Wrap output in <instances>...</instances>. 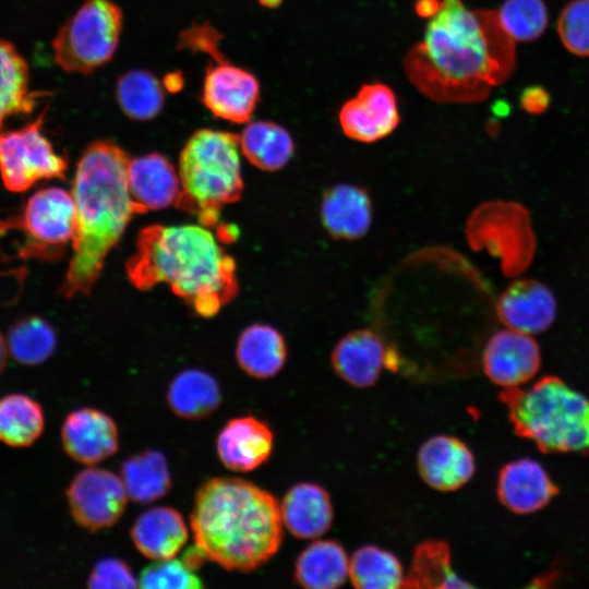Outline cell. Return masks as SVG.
<instances>
[{"instance_id": "6da1fadb", "label": "cell", "mask_w": 589, "mask_h": 589, "mask_svg": "<svg viewBox=\"0 0 589 589\" xmlns=\"http://www.w3.org/2000/svg\"><path fill=\"white\" fill-rule=\"evenodd\" d=\"M515 40L497 11L468 9L462 0H441L423 38L408 50L404 70L426 98L441 104L486 99L512 75Z\"/></svg>"}, {"instance_id": "7a4b0ae2", "label": "cell", "mask_w": 589, "mask_h": 589, "mask_svg": "<svg viewBox=\"0 0 589 589\" xmlns=\"http://www.w3.org/2000/svg\"><path fill=\"white\" fill-rule=\"evenodd\" d=\"M129 161L109 140L91 143L79 159L71 190L76 211L73 253L59 290L67 299L91 292L107 254L139 214L128 188Z\"/></svg>"}, {"instance_id": "3957f363", "label": "cell", "mask_w": 589, "mask_h": 589, "mask_svg": "<svg viewBox=\"0 0 589 589\" xmlns=\"http://www.w3.org/2000/svg\"><path fill=\"white\" fill-rule=\"evenodd\" d=\"M125 269L139 290L167 284L202 317L216 315L239 290L235 260L204 226L141 229Z\"/></svg>"}, {"instance_id": "277c9868", "label": "cell", "mask_w": 589, "mask_h": 589, "mask_svg": "<svg viewBox=\"0 0 589 589\" xmlns=\"http://www.w3.org/2000/svg\"><path fill=\"white\" fill-rule=\"evenodd\" d=\"M195 545L227 570L252 572L283 541L279 504L266 490L233 477H216L196 491L190 516Z\"/></svg>"}, {"instance_id": "5b68a950", "label": "cell", "mask_w": 589, "mask_h": 589, "mask_svg": "<svg viewBox=\"0 0 589 589\" xmlns=\"http://www.w3.org/2000/svg\"><path fill=\"white\" fill-rule=\"evenodd\" d=\"M515 433L544 453H589V399L562 378L543 376L528 388H503Z\"/></svg>"}, {"instance_id": "8992f818", "label": "cell", "mask_w": 589, "mask_h": 589, "mask_svg": "<svg viewBox=\"0 0 589 589\" xmlns=\"http://www.w3.org/2000/svg\"><path fill=\"white\" fill-rule=\"evenodd\" d=\"M239 137L227 131L194 132L179 157L181 192L176 206L205 227L219 223L225 205L238 202L243 192Z\"/></svg>"}, {"instance_id": "52a82bcc", "label": "cell", "mask_w": 589, "mask_h": 589, "mask_svg": "<svg viewBox=\"0 0 589 589\" xmlns=\"http://www.w3.org/2000/svg\"><path fill=\"white\" fill-rule=\"evenodd\" d=\"M122 26L123 13L113 0H83L52 41L56 63L70 73L94 72L112 59Z\"/></svg>"}, {"instance_id": "ba28073f", "label": "cell", "mask_w": 589, "mask_h": 589, "mask_svg": "<svg viewBox=\"0 0 589 589\" xmlns=\"http://www.w3.org/2000/svg\"><path fill=\"white\" fill-rule=\"evenodd\" d=\"M466 237L473 250L486 251L496 257L506 277L524 273L537 251L530 213L514 201L494 200L480 204L467 220Z\"/></svg>"}, {"instance_id": "9c48e42d", "label": "cell", "mask_w": 589, "mask_h": 589, "mask_svg": "<svg viewBox=\"0 0 589 589\" xmlns=\"http://www.w3.org/2000/svg\"><path fill=\"white\" fill-rule=\"evenodd\" d=\"M76 211L72 194L59 187L37 190L21 213L0 219V231L22 233L21 259L55 260L62 255L75 231Z\"/></svg>"}, {"instance_id": "30bf717a", "label": "cell", "mask_w": 589, "mask_h": 589, "mask_svg": "<svg viewBox=\"0 0 589 589\" xmlns=\"http://www.w3.org/2000/svg\"><path fill=\"white\" fill-rule=\"evenodd\" d=\"M45 111L21 129L0 133V178L5 190L23 193L41 180L63 179L68 160L43 133Z\"/></svg>"}, {"instance_id": "8fae6325", "label": "cell", "mask_w": 589, "mask_h": 589, "mask_svg": "<svg viewBox=\"0 0 589 589\" xmlns=\"http://www.w3.org/2000/svg\"><path fill=\"white\" fill-rule=\"evenodd\" d=\"M65 495L73 520L89 532L113 526L122 516L128 501L121 478L96 467L77 472Z\"/></svg>"}, {"instance_id": "7c38bea8", "label": "cell", "mask_w": 589, "mask_h": 589, "mask_svg": "<svg viewBox=\"0 0 589 589\" xmlns=\"http://www.w3.org/2000/svg\"><path fill=\"white\" fill-rule=\"evenodd\" d=\"M206 70L201 100L215 117L233 123L248 122L259 101L260 83L251 72L227 59Z\"/></svg>"}, {"instance_id": "4fadbf2b", "label": "cell", "mask_w": 589, "mask_h": 589, "mask_svg": "<svg viewBox=\"0 0 589 589\" xmlns=\"http://www.w3.org/2000/svg\"><path fill=\"white\" fill-rule=\"evenodd\" d=\"M338 117L345 135L360 143L386 137L400 122L396 95L383 83L363 84L341 106Z\"/></svg>"}, {"instance_id": "5bb4252c", "label": "cell", "mask_w": 589, "mask_h": 589, "mask_svg": "<svg viewBox=\"0 0 589 589\" xmlns=\"http://www.w3.org/2000/svg\"><path fill=\"white\" fill-rule=\"evenodd\" d=\"M488 378L502 388L520 387L539 371L541 352L537 341L516 329H502L486 342L482 358Z\"/></svg>"}, {"instance_id": "9a60e30c", "label": "cell", "mask_w": 589, "mask_h": 589, "mask_svg": "<svg viewBox=\"0 0 589 589\" xmlns=\"http://www.w3.org/2000/svg\"><path fill=\"white\" fill-rule=\"evenodd\" d=\"M65 454L73 460L92 466L119 448V433L115 420L106 412L84 407L68 413L60 431Z\"/></svg>"}, {"instance_id": "2e32d148", "label": "cell", "mask_w": 589, "mask_h": 589, "mask_svg": "<svg viewBox=\"0 0 589 589\" xmlns=\"http://www.w3.org/2000/svg\"><path fill=\"white\" fill-rule=\"evenodd\" d=\"M417 468L429 486L449 492L469 482L474 474L476 462L472 452L461 440L435 435L420 446Z\"/></svg>"}, {"instance_id": "e0dca14e", "label": "cell", "mask_w": 589, "mask_h": 589, "mask_svg": "<svg viewBox=\"0 0 589 589\" xmlns=\"http://www.w3.org/2000/svg\"><path fill=\"white\" fill-rule=\"evenodd\" d=\"M496 313L503 324L526 334L549 329L556 317V301L546 285L531 279L512 283L500 296Z\"/></svg>"}, {"instance_id": "ac0fdd59", "label": "cell", "mask_w": 589, "mask_h": 589, "mask_svg": "<svg viewBox=\"0 0 589 589\" xmlns=\"http://www.w3.org/2000/svg\"><path fill=\"white\" fill-rule=\"evenodd\" d=\"M496 493L508 510L528 515L544 508L558 493V488L541 464L519 458L501 468Z\"/></svg>"}, {"instance_id": "d6986e66", "label": "cell", "mask_w": 589, "mask_h": 589, "mask_svg": "<svg viewBox=\"0 0 589 589\" xmlns=\"http://www.w3.org/2000/svg\"><path fill=\"white\" fill-rule=\"evenodd\" d=\"M274 436L269 426L251 416L229 420L216 438L221 464L236 472L252 471L271 456Z\"/></svg>"}, {"instance_id": "ffe728a7", "label": "cell", "mask_w": 589, "mask_h": 589, "mask_svg": "<svg viewBox=\"0 0 589 589\" xmlns=\"http://www.w3.org/2000/svg\"><path fill=\"white\" fill-rule=\"evenodd\" d=\"M127 180L139 214L176 205L181 192L180 177L168 159L158 153L130 160Z\"/></svg>"}, {"instance_id": "44dd1931", "label": "cell", "mask_w": 589, "mask_h": 589, "mask_svg": "<svg viewBox=\"0 0 589 589\" xmlns=\"http://www.w3.org/2000/svg\"><path fill=\"white\" fill-rule=\"evenodd\" d=\"M387 349L370 329L345 335L334 347L330 363L336 374L357 388L373 386L386 368Z\"/></svg>"}, {"instance_id": "7402d4cb", "label": "cell", "mask_w": 589, "mask_h": 589, "mask_svg": "<svg viewBox=\"0 0 589 589\" xmlns=\"http://www.w3.org/2000/svg\"><path fill=\"white\" fill-rule=\"evenodd\" d=\"M321 221L336 240H357L370 229L372 201L364 188L341 183L327 189L320 207Z\"/></svg>"}, {"instance_id": "603a6c76", "label": "cell", "mask_w": 589, "mask_h": 589, "mask_svg": "<svg viewBox=\"0 0 589 589\" xmlns=\"http://www.w3.org/2000/svg\"><path fill=\"white\" fill-rule=\"evenodd\" d=\"M283 525L298 539H315L328 531L334 512L329 494L318 484L291 486L279 504Z\"/></svg>"}, {"instance_id": "cb8c5ba5", "label": "cell", "mask_w": 589, "mask_h": 589, "mask_svg": "<svg viewBox=\"0 0 589 589\" xmlns=\"http://www.w3.org/2000/svg\"><path fill=\"white\" fill-rule=\"evenodd\" d=\"M130 533L139 552L155 561L175 557L189 536L182 515L169 506H157L142 513Z\"/></svg>"}, {"instance_id": "d4e9b609", "label": "cell", "mask_w": 589, "mask_h": 589, "mask_svg": "<svg viewBox=\"0 0 589 589\" xmlns=\"http://www.w3.org/2000/svg\"><path fill=\"white\" fill-rule=\"evenodd\" d=\"M236 358L248 375L259 380L271 378L285 365L286 341L276 328L253 324L241 333L236 347Z\"/></svg>"}, {"instance_id": "484cf974", "label": "cell", "mask_w": 589, "mask_h": 589, "mask_svg": "<svg viewBox=\"0 0 589 589\" xmlns=\"http://www.w3.org/2000/svg\"><path fill=\"white\" fill-rule=\"evenodd\" d=\"M349 577V558L333 540H317L306 546L294 563V581L309 589H334Z\"/></svg>"}, {"instance_id": "4316f807", "label": "cell", "mask_w": 589, "mask_h": 589, "mask_svg": "<svg viewBox=\"0 0 589 589\" xmlns=\"http://www.w3.org/2000/svg\"><path fill=\"white\" fill-rule=\"evenodd\" d=\"M167 401L175 414L195 420L212 414L220 405L217 381L207 372L189 369L178 373L169 384Z\"/></svg>"}, {"instance_id": "83f0119b", "label": "cell", "mask_w": 589, "mask_h": 589, "mask_svg": "<svg viewBox=\"0 0 589 589\" xmlns=\"http://www.w3.org/2000/svg\"><path fill=\"white\" fill-rule=\"evenodd\" d=\"M239 142L245 158L265 171L284 168L294 153L290 133L283 125L267 120L250 122L242 130Z\"/></svg>"}, {"instance_id": "f1b7e54d", "label": "cell", "mask_w": 589, "mask_h": 589, "mask_svg": "<svg viewBox=\"0 0 589 589\" xmlns=\"http://www.w3.org/2000/svg\"><path fill=\"white\" fill-rule=\"evenodd\" d=\"M120 478L128 497L148 504L164 497L171 488V476L166 457L148 449L133 455L121 464Z\"/></svg>"}, {"instance_id": "f546056e", "label": "cell", "mask_w": 589, "mask_h": 589, "mask_svg": "<svg viewBox=\"0 0 589 589\" xmlns=\"http://www.w3.org/2000/svg\"><path fill=\"white\" fill-rule=\"evenodd\" d=\"M45 413L32 396L11 393L0 397V442L15 448L32 446L43 434Z\"/></svg>"}, {"instance_id": "4dcf8cb0", "label": "cell", "mask_w": 589, "mask_h": 589, "mask_svg": "<svg viewBox=\"0 0 589 589\" xmlns=\"http://www.w3.org/2000/svg\"><path fill=\"white\" fill-rule=\"evenodd\" d=\"M402 587L441 589L471 585L454 573L448 544L441 540H426L416 546Z\"/></svg>"}, {"instance_id": "1f68e13d", "label": "cell", "mask_w": 589, "mask_h": 589, "mask_svg": "<svg viewBox=\"0 0 589 589\" xmlns=\"http://www.w3.org/2000/svg\"><path fill=\"white\" fill-rule=\"evenodd\" d=\"M36 96L29 91L26 61L11 43L0 39V130L10 116L31 112Z\"/></svg>"}, {"instance_id": "d6a6232c", "label": "cell", "mask_w": 589, "mask_h": 589, "mask_svg": "<svg viewBox=\"0 0 589 589\" xmlns=\"http://www.w3.org/2000/svg\"><path fill=\"white\" fill-rule=\"evenodd\" d=\"M116 96L120 109L128 118L146 121L161 111L165 88L155 74L135 69L119 77Z\"/></svg>"}, {"instance_id": "836d02e7", "label": "cell", "mask_w": 589, "mask_h": 589, "mask_svg": "<svg viewBox=\"0 0 589 589\" xmlns=\"http://www.w3.org/2000/svg\"><path fill=\"white\" fill-rule=\"evenodd\" d=\"M9 354L20 364L34 366L46 362L57 347V335L43 317L28 315L16 320L7 334Z\"/></svg>"}, {"instance_id": "e575fe53", "label": "cell", "mask_w": 589, "mask_h": 589, "mask_svg": "<svg viewBox=\"0 0 589 589\" xmlns=\"http://www.w3.org/2000/svg\"><path fill=\"white\" fill-rule=\"evenodd\" d=\"M349 578L360 589H393L402 587L400 561L389 551L375 545L359 548L349 560Z\"/></svg>"}, {"instance_id": "d590c367", "label": "cell", "mask_w": 589, "mask_h": 589, "mask_svg": "<svg viewBox=\"0 0 589 589\" xmlns=\"http://www.w3.org/2000/svg\"><path fill=\"white\" fill-rule=\"evenodd\" d=\"M497 13L508 35L520 43L540 38L549 22L543 0H504Z\"/></svg>"}, {"instance_id": "8d00e7d4", "label": "cell", "mask_w": 589, "mask_h": 589, "mask_svg": "<svg viewBox=\"0 0 589 589\" xmlns=\"http://www.w3.org/2000/svg\"><path fill=\"white\" fill-rule=\"evenodd\" d=\"M140 587L145 589H199L202 579L184 561L159 560L146 566L140 574Z\"/></svg>"}, {"instance_id": "74e56055", "label": "cell", "mask_w": 589, "mask_h": 589, "mask_svg": "<svg viewBox=\"0 0 589 589\" xmlns=\"http://www.w3.org/2000/svg\"><path fill=\"white\" fill-rule=\"evenodd\" d=\"M557 33L569 52L589 57V0H572L563 8Z\"/></svg>"}, {"instance_id": "f35d334b", "label": "cell", "mask_w": 589, "mask_h": 589, "mask_svg": "<svg viewBox=\"0 0 589 589\" xmlns=\"http://www.w3.org/2000/svg\"><path fill=\"white\" fill-rule=\"evenodd\" d=\"M137 586L129 565L117 557H106L97 562L88 578L89 588H134Z\"/></svg>"}, {"instance_id": "ab89813d", "label": "cell", "mask_w": 589, "mask_h": 589, "mask_svg": "<svg viewBox=\"0 0 589 589\" xmlns=\"http://www.w3.org/2000/svg\"><path fill=\"white\" fill-rule=\"evenodd\" d=\"M220 37L209 24L193 25L181 33L179 46L194 52L208 53L214 61H220L226 59L218 47Z\"/></svg>"}, {"instance_id": "60d3db41", "label": "cell", "mask_w": 589, "mask_h": 589, "mask_svg": "<svg viewBox=\"0 0 589 589\" xmlns=\"http://www.w3.org/2000/svg\"><path fill=\"white\" fill-rule=\"evenodd\" d=\"M521 108L531 115L544 112L550 105V95L541 86H529L520 95Z\"/></svg>"}, {"instance_id": "b9f144b4", "label": "cell", "mask_w": 589, "mask_h": 589, "mask_svg": "<svg viewBox=\"0 0 589 589\" xmlns=\"http://www.w3.org/2000/svg\"><path fill=\"white\" fill-rule=\"evenodd\" d=\"M441 0H418L414 9L419 16L430 19L440 9Z\"/></svg>"}, {"instance_id": "7bdbcfd3", "label": "cell", "mask_w": 589, "mask_h": 589, "mask_svg": "<svg viewBox=\"0 0 589 589\" xmlns=\"http://www.w3.org/2000/svg\"><path fill=\"white\" fill-rule=\"evenodd\" d=\"M182 85V75L179 73H170L164 80V86L170 92H178Z\"/></svg>"}, {"instance_id": "ee69618b", "label": "cell", "mask_w": 589, "mask_h": 589, "mask_svg": "<svg viewBox=\"0 0 589 589\" xmlns=\"http://www.w3.org/2000/svg\"><path fill=\"white\" fill-rule=\"evenodd\" d=\"M8 354H9V350H8L7 339L0 333V374L2 373V371L4 370L7 365Z\"/></svg>"}, {"instance_id": "f6af8a7d", "label": "cell", "mask_w": 589, "mask_h": 589, "mask_svg": "<svg viewBox=\"0 0 589 589\" xmlns=\"http://www.w3.org/2000/svg\"><path fill=\"white\" fill-rule=\"evenodd\" d=\"M259 3L268 9H275L281 4L283 0H257Z\"/></svg>"}]
</instances>
